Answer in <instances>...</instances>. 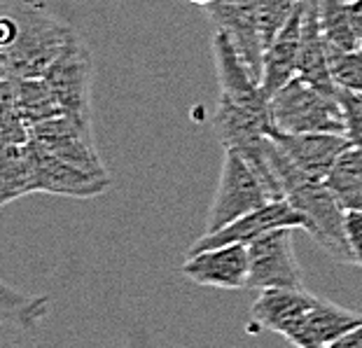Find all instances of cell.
Masks as SVG:
<instances>
[{"mask_svg":"<svg viewBox=\"0 0 362 348\" xmlns=\"http://www.w3.org/2000/svg\"><path fill=\"white\" fill-rule=\"evenodd\" d=\"M269 136L299 171L320 180L329 175L341 152L351 148V141L344 134H283L272 129Z\"/></svg>","mask_w":362,"mask_h":348,"instance_id":"obj_14","label":"cell"},{"mask_svg":"<svg viewBox=\"0 0 362 348\" xmlns=\"http://www.w3.org/2000/svg\"><path fill=\"white\" fill-rule=\"evenodd\" d=\"M325 182L344 211H362V150H344Z\"/></svg>","mask_w":362,"mask_h":348,"instance_id":"obj_18","label":"cell"},{"mask_svg":"<svg viewBox=\"0 0 362 348\" xmlns=\"http://www.w3.org/2000/svg\"><path fill=\"white\" fill-rule=\"evenodd\" d=\"M349 17H351L353 30H356L360 50H362V0H349Z\"/></svg>","mask_w":362,"mask_h":348,"instance_id":"obj_26","label":"cell"},{"mask_svg":"<svg viewBox=\"0 0 362 348\" xmlns=\"http://www.w3.org/2000/svg\"><path fill=\"white\" fill-rule=\"evenodd\" d=\"M281 199L283 197L262 178V173L243 154H238L236 150H225L220 182L213 204L208 208L206 234L227 227L243 215Z\"/></svg>","mask_w":362,"mask_h":348,"instance_id":"obj_4","label":"cell"},{"mask_svg":"<svg viewBox=\"0 0 362 348\" xmlns=\"http://www.w3.org/2000/svg\"><path fill=\"white\" fill-rule=\"evenodd\" d=\"M0 185H3V204L37 192V166L33 143L3 145L0 157Z\"/></svg>","mask_w":362,"mask_h":348,"instance_id":"obj_17","label":"cell"},{"mask_svg":"<svg viewBox=\"0 0 362 348\" xmlns=\"http://www.w3.org/2000/svg\"><path fill=\"white\" fill-rule=\"evenodd\" d=\"M309 229V222L288 199L272 201V204L257 208L243 218H238L236 222L227 224L218 231L199 236L194 243L189 245L187 255H197L208 248H220V245H232V243H243L250 245L252 241H257L259 236L269 234L274 229Z\"/></svg>","mask_w":362,"mask_h":348,"instance_id":"obj_9","label":"cell"},{"mask_svg":"<svg viewBox=\"0 0 362 348\" xmlns=\"http://www.w3.org/2000/svg\"><path fill=\"white\" fill-rule=\"evenodd\" d=\"M297 77L322 91H329V94H337L339 91L332 77V68H329V50H327L325 35H322L320 12H318V3H315V0H309V7H306L302 45H299Z\"/></svg>","mask_w":362,"mask_h":348,"instance_id":"obj_16","label":"cell"},{"mask_svg":"<svg viewBox=\"0 0 362 348\" xmlns=\"http://www.w3.org/2000/svg\"><path fill=\"white\" fill-rule=\"evenodd\" d=\"M91 122L75 117V115H59L42 124L33 127V138L30 141L40 145L54 157L71 161L75 166L87 168L91 173L107 175L105 166L98 152L94 148V138H91ZM110 178V175H107Z\"/></svg>","mask_w":362,"mask_h":348,"instance_id":"obj_10","label":"cell"},{"mask_svg":"<svg viewBox=\"0 0 362 348\" xmlns=\"http://www.w3.org/2000/svg\"><path fill=\"white\" fill-rule=\"evenodd\" d=\"M73 35L75 28L45 5L35 0H17L14 12H5L0 19L3 75L21 80L45 77Z\"/></svg>","mask_w":362,"mask_h":348,"instance_id":"obj_2","label":"cell"},{"mask_svg":"<svg viewBox=\"0 0 362 348\" xmlns=\"http://www.w3.org/2000/svg\"><path fill=\"white\" fill-rule=\"evenodd\" d=\"M346 238L356 267H362V211H346Z\"/></svg>","mask_w":362,"mask_h":348,"instance_id":"obj_24","label":"cell"},{"mask_svg":"<svg viewBox=\"0 0 362 348\" xmlns=\"http://www.w3.org/2000/svg\"><path fill=\"white\" fill-rule=\"evenodd\" d=\"M274 129L283 134H344L346 120L339 91L329 94L313 84L290 80L281 91L272 96Z\"/></svg>","mask_w":362,"mask_h":348,"instance_id":"obj_5","label":"cell"},{"mask_svg":"<svg viewBox=\"0 0 362 348\" xmlns=\"http://www.w3.org/2000/svg\"><path fill=\"white\" fill-rule=\"evenodd\" d=\"M339 103H341L346 120V138L351 141V145L362 150V94L339 89Z\"/></svg>","mask_w":362,"mask_h":348,"instance_id":"obj_23","label":"cell"},{"mask_svg":"<svg viewBox=\"0 0 362 348\" xmlns=\"http://www.w3.org/2000/svg\"><path fill=\"white\" fill-rule=\"evenodd\" d=\"M325 348H362V325L356 330L346 332L344 337L334 339V342L327 344Z\"/></svg>","mask_w":362,"mask_h":348,"instance_id":"obj_25","label":"cell"},{"mask_svg":"<svg viewBox=\"0 0 362 348\" xmlns=\"http://www.w3.org/2000/svg\"><path fill=\"white\" fill-rule=\"evenodd\" d=\"M329 68H332V77L339 89L362 94V50L329 52Z\"/></svg>","mask_w":362,"mask_h":348,"instance_id":"obj_22","label":"cell"},{"mask_svg":"<svg viewBox=\"0 0 362 348\" xmlns=\"http://www.w3.org/2000/svg\"><path fill=\"white\" fill-rule=\"evenodd\" d=\"M267 154L283 185L285 199L309 222L306 234L339 265H356L349 238H346V211L339 206V201L329 192L327 182L299 171L281 152L272 136H269L267 143Z\"/></svg>","mask_w":362,"mask_h":348,"instance_id":"obj_3","label":"cell"},{"mask_svg":"<svg viewBox=\"0 0 362 348\" xmlns=\"http://www.w3.org/2000/svg\"><path fill=\"white\" fill-rule=\"evenodd\" d=\"M49 84L52 94L57 96L61 110L66 115L91 122V82H94V61L87 45L78 35L68 40L64 52L49 66L42 77Z\"/></svg>","mask_w":362,"mask_h":348,"instance_id":"obj_6","label":"cell"},{"mask_svg":"<svg viewBox=\"0 0 362 348\" xmlns=\"http://www.w3.org/2000/svg\"><path fill=\"white\" fill-rule=\"evenodd\" d=\"M206 14L220 30H225L236 45L238 54L248 64L252 75L262 82L264 68V40H262L259 14L255 0H215L204 7Z\"/></svg>","mask_w":362,"mask_h":348,"instance_id":"obj_11","label":"cell"},{"mask_svg":"<svg viewBox=\"0 0 362 348\" xmlns=\"http://www.w3.org/2000/svg\"><path fill=\"white\" fill-rule=\"evenodd\" d=\"M182 276L199 285L220 290H243L250 278L248 245L232 243L220 248H208L197 255H187L182 265Z\"/></svg>","mask_w":362,"mask_h":348,"instance_id":"obj_12","label":"cell"},{"mask_svg":"<svg viewBox=\"0 0 362 348\" xmlns=\"http://www.w3.org/2000/svg\"><path fill=\"white\" fill-rule=\"evenodd\" d=\"M257 14H259V28H262V40H264V52L272 45L276 33L285 26L299 5H304L306 0H255Z\"/></svg>","mask_w":362,"mask_h":348,"instance_id":"obj_21","label":"cell"},{"mask_svg":"<svg viewBox=\"0 0 362 348\" xmlns=\"http://www.w3.org/2000/svg\"><path fill=\"white\" fill-rule=\"evenodd\" d=\"M3 304H0V315L5 325H14L19 330H35L49 311V297L45 295H26V292L12 290L10 285H3Z\"/></svg>","mask_w":362,"mask_h":348,"instance_id":"obj_20","label":"cell"},{"mask_svg":"<svg viewBox=\"0 0 362 348\" xmlns=\"http://www.w3.org/2000/svg\"><path fill=\"white\" fill-rule=\"evenodd\" d=\"M187 3H192V5H199V7H208L211 3H215V0H187Z\"/></svg>","mask_w":362,"mask_h":348,"instance_id":"obj_27","label":"cell"},{"mask_svg":"<svg viewBox=\"0 0 362 348\" xmlns=\"http://www.w3.org/2000/svg\"><path fill=\"white\" fill-rule=\"evenodd\" d=\"M329 52H358L360 42L349 17V0H315Z\"/></svg>","mask_w":362,"mask_h":348,"instance_id":"obj_19","label":"cell"},{"mask_svg":"<svg viewBox=\"0 0 362 348\" xmlns=\"http://www.w3.org/2000/svg\"><path fill=\"white\" fill-rule=\"evenodd\" d=\"M213 59L220 84V98L213 115L215 134L225 150L241 154L259 150L274 129L272 98L264 94L229 33L220 28L213 35Z\"/></svg>","mask_w":362,"mask_h":348,"instance_id":"obj_1","label":"cell"},{"mask_svg":"<svg viewBox=\"0 0 362 348\" xmlns=\"http://www.w3.org/2000/svg\"><path fill=\"white\" fill-rule=\"evenodd\" d=\"M295 229H274L248 245L250 278L248 290L304 288V272L297 262Z\"/></svg>","mask_w":362,"mask_h":348,"instance_id":"obj_7","label":"cell"},{"mask_svg":"<svg viewBox=\"0 0 362 348\" xmlns=\"http://www.w3.org/2000/svg\"><path fill=\"white\" fill-rule=\"evenodd\" d=\"M33 150L37 166V192L71 199H94L105 195L107 187H110V178L107 175L91 173L87 168L71 164V161L54 157L37 143H33Z\"/></svg>","mask_w":362,"mask_h":348,"instance_id":"obj_13","label":"cell"},{"mask_svg":"<svg viewBox=\"0 0 362 348\" xmlns=\"http://www.w3.org/2000/svg\"><path fill=\"white\" fill-rule=\"evenodd\" d=\"M306 7L299 5L295 14L285 21V26L276 33L272 45L264 52V68H262V89L272 98L276 91H281L285 84L297 77V64H299V45H302V28H304V17Z\"/></svg>","mask_w":362,"mask_h":348,"instance_id":"obj_15","label":"cell"},{"mask_svg":"<svg viewBox=\"0 0 362 348\" xmlns=\"http://www.w3.org/2000/svg\"><path fill=\"white\" fill-rule=\"evenodd\" d=\"M362 325V315L334 304L318 295H309L304 306L299 308L281 337H285L295 348H325L334 339Z\"/></svg>","mask_w":362,"mask_h":348,"instance_id":"obj_8","label":"cell"}]
</instances>
